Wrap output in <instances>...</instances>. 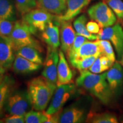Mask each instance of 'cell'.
<instances>
[{"label": "cell", "instance_id": "cell-1", "mask_svg": "<svg viewBox=\"0 0 123 123\" xmlns=\"http://www.w3.org/2000/svg\"><path fill=\"white\" fill-rule=\"evenodd\" d=\"M76 84L88 91L104 104H110L112 101L113 94L106 79L105 73L98 74L87 70L80 71Z\"/></svg>", "mask_w": 123, "mask_h": 123}, {"label": "cell", "instance_id": "cell-2", "mask_svg": "<svg viewBox=\"0 0 123 123\" xmlns=\"http://www.w3.org/2000/svg\"><path fill=\"white\" fill-rule=\"evenodd\" d=\"M57 86L47 80L43 76L33 78L27 83V92L32 108L43 111L50 103Z\"/></svg>", "mask_w": 123, "mask_h": 123}, {"label": "cell", "instance_id": "cell-3", "mask_svg": "<svg viewBox=\"0 0 123 123\" xmlns=\"http://www.w3.org/2000/svg\"><path fill=\"white\" fill-rule=\"evenodd\" d=\"M33 32L30 27L23 20L15 21L10 36L15 52L25 46L33 47L39 51H42V48L41 44L33 37Z\"/></svg>", "mask_w": 123, "mask_h": 123}, {"label": "cell", "instance_id": "cell-4", "mask_svg": "<svg viewBox=\"0 0 123 123\" xmlns=\"http://www.w3.org/2000/svg\"><path fill=\"white\" fill-rule=\"evenodd\" d=\"M32 108L27 91H12L7 97L4 108L9 115H25Z\"/></svg>", "mask_w": 123, "mask_h": 123}, {"label": "cell", "instance_id": "cell-5", "mask_svg": "<svg viewBox=\"0 0 123 123\" xmlns=\"http://www.w3.org/2000/svg\"><path fill=\"white\" fill-rule=\"evenodd\" d=\"M88 14L89 17L98 22L101 28L111 26L116 22L114 12L104 1L93 5L88 9Z\"/></svg>", "mask_w": 123, "mask_h": 123}, {"label": "cell", "instance_id": "cell-6", "mask_svg": "<svg viewBox=\"0 0 123 123\" xmlns=\"http://www.w3.org/2000/svg\"><path fill=\"white\" fill-rule=\"evenodd\" d=\"M56 15L41 8L34 9L23 15V21L28 25L33 34L38 31L43 32L50 22L55 19Z\"/></svg>", "mask_w": 123, "mask_h": 123}, {"label": "cell", "instance_id": "cell-7", "mask_svg": "<svg viewBox=\"0 0 123 123\" xmlns=\"http://www.w3.org/2000/svg\"><path fill=\"white\" fill-rule=\"evenodd\" d=\"M98 39L108 40L114 46L118 59L120 61L123 52V30L118 23L113 26L101 29L98 34Z\"/></svg>", "mask_w": 123, "mask_h": 123}, {"label": "cell", "instance_id": "cell-8", "mask_svg": "<svg viewBox=\"0 0 123 123\" xmlns=\"http://www.w3.org/2000/svg\"><path fill=\"white\" fill-rule=\"evenodd\" d=\"M75 86L73 84H66L58 86L54 93L51 102L46 113L53 115L61 111L62 107L74 93Z\"/></svg>", "mask_w": 123, "mask_h": 123}, {"label": "cell", "instance_id": "cell-9", "mask_svg": "<svg viewBox=\"0 0 123 123\" xmlns=\"http://www.w3.org/2000/svg\"><path fill=\"white\" fill-rule=\"evenodd\" d=\"M59 60V51L57 49H54L48 46L42 76L51 83L56 86L58 79L57 73Z\"/></svg>", "mask_w": 123, "mask_h": 123}, {"label": "cell", "instance_id": "cell-10", "mask_svg": "<svg viewBox=\"0 0 123 123\" xmlns=\"http://www.w3.org/2000/svg\"><path fill=\"white\" fill-rule=\"evenodd\" d=\"M15 51L10 37L0 36V66L9 70L13 66Z\"/></svg>", "mask_w": 123, "mask_h": 123}, {"label": "cell", "instance_id": "cell-11", "mask_svg": "<svg viewBox=\"0 0 123 123\" xmlns=\"http://www.w3.org/2000/svg\"><path fill=\"white\" fill-rule=\"evenodd\" d=\"M106 79L113 94L117 95L123 86V68L117 62L105 73Z\"/></svg>", "mask_w": 123, "mask_h": 123}, {"label": "cell", "instance_id": "cell-12", "mask_svg": "<svg viewBox=\"0 0 123 123\" xmlns=\"http://www.w3.org/2000/svg\"><path fill=\"white\" fill-rule=\"evenodd\" d=\"M59 22L61 50L67 54L73 45L76 33L71 21H61Z\"/></svg>", "mask_w": 123, "mask_h": 123}, {"label": "cell", "instance_id": "cell-13", "mask_svg": "<svg viewBox=\"0 0 123 123\" xmlns=\"http://www.w3.org/2000/svg\"><path fill=\"white\" fill-rule=\"evenodd\" d=\"M91 0H66L67 8L63 14L56 15L55 19L61 21H71L79 14L83 9L88 6Z\"/></svg>", "mask_w": 123, "mask_h": 123}, {"label": "cell", "instance_id": "cell-14", "mask_svg": "<svg viewBox=\"0 0 123 123\" xmlns=\"http://www.w3.org/2000/svg\"><path fill=\"white\" fill-rule=\"evenodd\" d=\"M93 55H102V50L99 39H97L96 41L93 42H86L80 47L73 57L70 58L68 60L70 62L73 61L80 60Z\"/></svg>", "mask_w": 123, "mask_h": 123}, {"label": "cell", "instance_id": "cell-15", "mask_svg": "<svg viewBox=\"0 0 123 123\" xmlns=\"http://www.w3.org/2000/svg\"><path fill=\"white\" fill-rule=\"evenodd\" d=\"M85 112L83 110L74 106H70L64 108L61 112L59 116L58 123H83L85 120Z\"/></svg>", "mask_w": 123, "mask_h": 123}, {"label": "cell", "instance_id": "cell-16", "mask_svg": "<svg viewBox=\"0 0 123 123\" xmlns=\"http://www.w3.org/2000/svg\"><path fill=\"white\" fill-rule=\"evenodd\" d=\"M59 60L58 65V79L56 86L69 84L71 82L73 74L70 68L64 53L62 50L59 51Z\"/></svg>", "mask_w": 123, "mask_h": 123}, {"label": "cell", "instance_id": "cell-17", "mask_svg": "<svg viewBox=\"0 0 123 123\" xmlns=\"http://www.w3.org/2000/svg\"><path fill=\"white\" fill-rule=\"evenodd\" d=\"M42 33L43 40L49 47L58 49L61 45L60 29L58 24H54L53 21L50 22Z\"/></svg>", "mask_w": 123, "mask_h": 123}, {"label": "cell", "instance_id": "cell-18", "mask_svg": "<svg viewBox=\"0 0 123 123\" xmlns=\"http://www.w3.org/2000/svg\"><path fill=\"white\" fill-rule=\"evenodd\" d=\"M42 65V64L34 63L16 54L12 68L15 73L27 74L37 71L41 68Z\"/></svg>", "mask_w": 123, "mask_h": 123}, {"label": "cell", "instance_id": "cell-19", "mask_svg": "<svg viewBox=\"0 0 123 123\" xmlns=\"http://www.w3.org/2000/svg\"><path fill=\"white\" fill-rule=\"evenodd\" d=\"M37 2L38 7L56 15L63 14L67 8L66 0H37Z\"/></svg>", "mask_w": 123, "mask_h": 123}, {"label": "cell", "instance_id": "cell-20", "mask_svg": "<svg viewBox=\"0 0 123 123\" xmlns=\"http://www.w3.org/2000/svg\"><path fill=\"white\" fill-rule=\"evenodd\" d=\"M16 10L14 0H0V19L15 22Z\"/></svg>", "mask_w": 123, "mask_h": 123}, {"label": "cell", "instance_id": "cell-21", "mask_svg": "<svg viewBox=\"0 0 123 123\" xmlns=\"http://www.w3.org/2000/svg\"><path fill=\"white\" fill-rule=\"evenodd\" d=\"M39 51V50L33 47L25 46L18 49L15 53L17 55L22 56L29 61L38 64H42L43 61L42 56L40 54Z\"/></svg>", "mask_w": 123, "mask_h": 123}, {"label": "cell", "instance_id": "cell-22", "mask_svg": "<svg viewBox=\"0 0 123 123\" xmlns=\"http://www.w3.org/2000/svg\"><path fill=\"white\" fill-rule=\"evenodd\" d=\"M87 18L85 14H82L78 17L74 22V27L76 33L85 37L90 41H94L98 39V36L90 33L87 30L86 25Z\"/></svg>", "mask_w": 123, "mask_h": 123}, {"label": "cell", "instance_id": "cell-23", "mask_svg": "<svg viewBox=\"0 0 123 123\" xmlns=\"http://www.w3.org/2000/svg\"><path fill=\"white\" fill-rule=\"evenodd\" d=\"M14 85V80L11 77L5 75L0 84V113L4 108L5 103L7 97L12 91Z\"/></svg>", "mask_w": 123, "mask_h": 123}, {"label": "cell", "instance_id": "cell-24", "mask_svg": "<svg viewBox=\"0 0 123 123\" xmlns=\"http://www.w3.org/2000/svg\"><path fill=\"white\" fill-rule=\"evenodd\" d=\"M50 115L46 112L38 111H29L25 115L26 123H48Z\"/></svg>", "mask_w": 123, "mask_h": 123}, {"label": "cell", "instance_id": "cell-25", "mask_svg": "<svg viewBox=\"0 0 123 123\" xmlns=\"http://www.w3.org/2000/svg\"><path fill=\"white\" fill-rule=\"evenodd\" d=\"M17 10L21 15H24L37 6V0H14Z\"/></svg>", "mask_w": 123, "mask_h": 123}, {"label": "cell", "instance_id": "cell-26", "mask_svg": "<svg viewBox=\"0 0 123 123\" xmlns=\"http://www.w3.org/2000/svg\"><path fill=\"white\" fill-rule=\"evenodd\" d=\"M88 120L93 123H117L116 117L109 113H94L88 117Z\"/></svg>", "mask_w": 123, "mask_h": 123}, {"label": "cell", "instance_id": "cell-27", "mask_svg": "<svg viewBox=\"0 0 123 123\" xmlns=\"http://www.w3.org/2000/svg\"><path fill=\"white\" fill-rule=\"evenodd\" d=\"M100 56L93 55V56H88L80 60H76L70 62V64L74 67L76 68L80 71L86 70L88 69L94 63L95 60Z\"/></svg>", "mask_w": 123, "mask_h": 123}, {"label": "cell", "instance_id": "cell-28", "mask_svg": "<svg viewBox=\"0 0 123 123\" xmlns=\"http://www.w3.org/2000/svg\"><path fill=\"white\" fill-rule=\"evenodd\" d=\"M88 39L85 37L82 36V35H80L76 33L73 45L71 46L70 50H68V51L67 53L68 59L73 57L74 55L75 54V53L78 51L80 47L86 42L88 41Z\"/></svg>", "mask_w": 123, "mask_h": 123}, {"label": "cell", "instance_id": "cell-29", "mask_svg": "<svg viewBox=\"0 0 123 123\" xmlns=\"http://www.w3.org/2000/svg\"><path fill=\"white\" fill-rule=\"evenodd\" d=\"M120 19H123V1L122 0H104Z\"/></svg>", "mask_w": 123, "mask_h": 123}, {"label": "cell", "instance_id": "cell-30", "mask_svg": "<svg viewBox=\"0 0 123 123\" xmlns=\"http://www.w3.org/2000/svg\"><path fill=\"white\" fill-rule=\"evenodd\" d=\"M101 50H102V55L107 56L112 62L114 63L116 60L115 54L112 48V44L108 40H100Z\"/></svg>", "mask_w": 123, "mask_h": 123}, {"label": "cell", "instance_id": "cell-31", "mask_svg": "<svg viewBox=\"0 0 123 123\" xmlns=\"http://www.w3.org/2000/svg\"><path fill=\"white\" fill-rule=\"evenodd\" d=\"M14 24L13 21L0 19V36L10 37Z\"/></svg>", "mask_w": 123, "mask_h": 123}, {"label": "cell", "instance_id": "cell-32", "mask_svg": "<svg viewBox=\"0 0 123 123\" xmlns=\"http://www.w3.org/2000/svg\"><path fill=\"white\" fill-rule=\"evenodd\" d=\"M88 69L90 71L94 74H100L108 70V68H107V67H105V66H104L101 63L99 56L97 58L94 63Z\"/></svg>", "mask_w": 123, "mask_h": 123}, {"label": "cell", "instance_id": "cell-33", "mask_svg": "<svg viewBox=\"0 0 123 123\" xmlns=\"http://www.w3.org/2000/svg\"><path fill=\"white\" fill-rule=\"evenodd\" d=\"M6 123H25V115H12L7 116L4 120Z\"/></svg>", "mask_w": 123, "mask_h": 123}, {"label": "cell", "instance_id": "cell-34", "mask_svg": "<svg viewBox=\"0 0 123 123\" xmlns=\"http://www.w3.org/2000/svg\"><path fill=\"white\" fill-rule=\"evenodd\" d=\"M87 30L92 34H98L100 30L99 24L96 21H90L86 25Z\"/></svg>", "mask_w": 123, "mask_h": 123}, {"label": "cell", "instance_id": "cell-35", "mask_svg": "<svg viewBox=\"0 0 123 123\" xmlns=\"http://www.w3.org/2000/svg\"><path fill=\"white\" fill-rule=\"evenodd\" d=\"M5 69L0 66V84H1V83L2 81L5 76Z\"/></svg>", "mask_w": 123, "mask_h": 123}, {"label": "cell", "instance_id": "cell-36", "mask_svg": "<svg viewBox=\"0 0 123 123\" xmlns=\"http://www.w3.org/2000/svg\"><path fill=\"white\" fill-rule=\"evenodd\" d=\"M120 61H121L120 62H121V65H122L123 67V55H122V56H121V59Z\"/></svg>", "mask_w": 123, "mask_h": 123}, {"label": "cell", "instance_id": "cell-37", "mask_svg": "<svg viewBox=\"0 0 123 123\" xmlns=\"http://www.w3.org/2000/svg\"><path fill=\"white\" fill-rule=\"evenodd\" d=\"M4 123V120L1 119V118H0V123Z\"/></svg>", "mask_w": 123, "mask_h": 123}]
</instances>
